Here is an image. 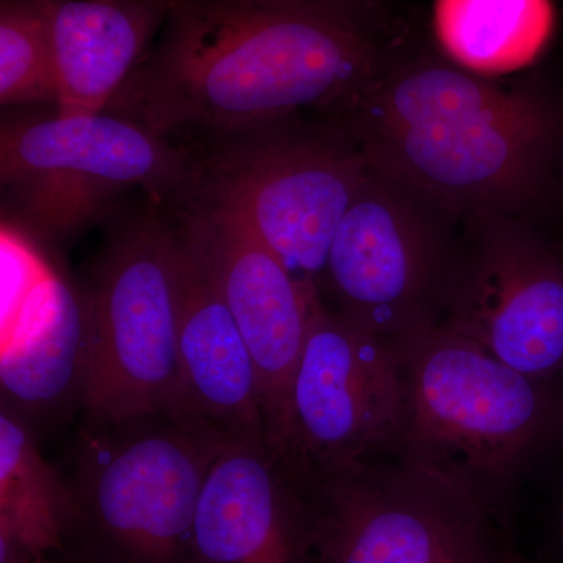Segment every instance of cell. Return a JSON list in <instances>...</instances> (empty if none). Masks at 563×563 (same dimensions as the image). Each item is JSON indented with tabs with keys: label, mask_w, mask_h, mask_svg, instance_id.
I'll return each mask as SVG.
<instances>
[{
	"label": "cell",
	"mask_w": 563,
	"mask_h": 563,
	"mask_svg": "<svg viewBox=\"0 0 563 563\" xmlns=\"http://www.w3.org/2000/svg\"><path fill=\"white\" fill-rule=\"evenodd\" d=\"M443 49L470 73L507 74L539 57L553 32L551 0H435Z\"/></svg>",
	"instance_id": "cell-18"
},
{
	"label": "cell",
	"mask_w": 563,
	"mask_h": 563,
	"mask_svg": "<svg viewBox=\"0 0 563 563\" xmlns=\"http://www.w3.org/2000/svg\"><path fill=\"white\" fill-rule=\"evenodd\" d=\"M406 385L401 457L496 501L533 455L563 448V383L515 372L433 320L396 336Z\"/></svg>",
	"instance_id": "cell-3"
},
{
	"label": "cell",
	"mask_w": 563,
	"mask_h": 563,
	"mask_svg": "<svg viewBox=\"0 0 563 563\" xmlns=\"http://www.w3.org/2000/svg\"><path fill=\"white\" fill-rule=\"evenodd\" d=\"M317 563H461L504 542L496 503L401 457L307 485Z\"/></svg>",
	"instance_id": "cell-8"
},
{
	"label": "cell",
	"mask_w": 563,
	"mask_h": 563,
	"mask_svg": "<svg viewBox=\"0 0 563 563\" xmlns=\"http://www.w3.org/2000/svg\"><path fill=\"white\" fill-rule=\"evenodd\" d=\"M461 563H520L517 558L509 551L506 542L495 544L483 553L472 555Z\"/></svg>",
	"instance_id": "cell-20"
},
{
	"label": "cell",
	"mask_w": 563,
	"mask_h": 563,
	"mask_svg": "<svg viewBox=\"0 0 563 563\" xmlns=\"http://www.w3.org/2000/svg\"><path fill=\"white\" fill-rule=\"evenodd\" d=\"M440 324L515 372L563 383V255L528 233H487Z\"/></svg>",
	"instance_id": "cell-11"
},
{
	"label": "cell",
	"mask_w": 563,
	"mask_h": 563,
	"mask_svg": "<svg viewBox=\"0 0 563 563\" xmlns=\"http://www.w3.org/2000/svg\"><path fill=\"white\" fill-rule=\"evenodd\" d=\"M176 225L144 218L107 247L88 292L90 373L81 412L124 421L184 415L176 314Z\"/></svg>",
	"instance_id": "cell-7"
},
{
	"label": "cell",
	"mask_w": 563,
	"mask_h": 563,
	"mask_svg": "<svg viewBox=\"0 0 563 563\" xmlns=\"http://www.w3.org/2000/svg\"><path fill=\"white\" fill-rule=\"evenodd\" d=\"M229 443L202 422L176 415L85 418L69 481V558L77 563H190L203 481Z\"/></svg>",
	"instance_id": "cell-4"
},
{
	"label": "cell",
	"mask_w": 563,
	"mask_h": 563,
	"mask_svg": "<svg viewBox=\"0 0 563 563\" xmlns=\"http://www.w3.org/2000/svg\"><path fill=\"white\" fill-rule=\"evenodd\" d=\"M433 268L420 221L369 176L333 236L320 291L347 320L396 339L432 320L424 299Z\"/></svg>",
	"instance_id": "cell-12"
},
{
	"label": "cell",
	"mask_w": 563,
	"mask_h": 563,
	"mask_svg": "<svg viewBox=\"0 0 563 563\" xmlns=\"http://www.w3.org/2000/svg\"><path fill=\"white\" fill-rule=\"evenodd\" d=\"M57 114L106 111L154 46L176 0H44Z\"/></svg>",
	"instance_id": "cell-16"
},
{
	"label": "cell",
	"mask_w": 563,
	"mask_h": 563,
	"mask_svg": "<svg viewBox=\"0 0 563 563\" xmlns=\"http://www.w3.org/2000/svg\"><path fill=\"white\" fill-rule=\"evenodd\" d=\"M184 201L231 211L303 285L320 290L333 236L369 179V163L318 136L280 128L211 141Z\"/></svg>",
	"instance_id": "cell-6"
},
{
	"label": "cell",
	"mask_w": 563,
	"mask_h": 563,
	"mask_svg": "<svg viewBox=\"0 0 563 563\" xmlns=\"http://www.w3.org/2000/svg\"><path fill=\"white\" fill-rule=\"evenodd\" d=\"M0 102L2 106L57 103L44 0H2Z\"/></svg>",
	"instance_id": "cell-19"
},
{
	"label": "cell",
	"mask_w": 563,
	"mask_h": 563,
	"mask_svg": "<svg viewBox=\"0 0 563 563\" xmlns=\"http://www.w3.org/2000/svg\"><path fill=\"white\" fill-rule=\"evenodd\" d=\"M7 298L2 320L3 407L27 422L84 406L90 373V313L68 282L40 269Z\"/></svg>",
	"instance_id": "cell-15"
},
{
	"label": "cell",
	"mask_w": 563,
	"mask_h": 563,
	"mask_svg": "<svg viewBox=\"0 0 563 563\" xmlns=\"http://www.w3.org/2000/svg\"><path fill=\"white\" fill-rule=\"evenodd\" d=\"M181 217L201 242L257 372L266 435L295 474L291 385L306 342L310 292L239 217L185 201Z\"/></svg>",
	"instance_id": "cell-10"
},
{
	"label": "cell",
	"mask_w": 563,
	"mask_h": 563,
	"mask_svg": "<svg viewBox=\"0 0 563 563\" xmlns=\"http://www.w3.org/2000/svg\"><path fill=\"white\" fill-rule=\"evenodd\" d=\"M74 526L69 481L44 461L31 426L2 406L0 537L33 558L66 554Z\"/></svg>",
	"instance_id": "cell-17"
},
{
	"label": "cell",
	"mask_w": 563,
	"mask_h": 563,
	"mask_svg": "<svg viewBox=\"0 0 563 563\" xmlns=\"http://www.w3.org/2000/svg\"><path fill=\"white\" fill-rule=\"evenodd\" d=\"M190 563H317L306 487L266 442H231L203 481Z\"/></svg>",
	"instance_id": "cell-13"
},
{
	"label": "cell",
	"mask_w": 563,
	"mask_h": 563,
	"mask_svg": "<svg viewBox=\"0 0 563 563\" xmlns=\"http://www.w3.org/2000/svg\"><path fill=\"white\" fill-rule=\"evenodd\" d=\"M374 87L347 114L366 162L393 179L472 209L506 206L536 185L555 129L540 99L443 66Z\"/></svg>",
	"instance_id": "cell-2"
},
{
	"label": "cell",
	"mask_w": 563,
	"mask_h": 563,
	"mask_svg": "<svg viewBox=\"0 0 563 563\" xmlns=\"http://www.w3.org/2000/svg\"><path fill=\"white\" fill-rule=\"evenodd\" d=\"M290 417L295 473L303 485L401 451L406 385L398 344L333 310L318 288L310 292Z\"/></svg>",
	"instance_id": "cell-9"
},
{
	"label": "cell",
	"mask_w": 563,
	"mask_h": 563,
	"mask_svg": "<svg viewBox=\"0 0 563 563\" xmlns=\"http://www.w3.org/2000/svg\"><path fill=\"white\" fill-rule=\"evenodd\" d=\"M379 63L355 0H176L106 111L211 143L280 128L303 109L350 113Z\"/></svg>",
	"instance_id": "cell-1"
},
{
	"label": "cell",
	"mask_w": 563,
	"mask_h": 563,
	"mask_svg": "<svg viewBox=\"0 0 563 563\" xmlns=\"http://www.w3.org/2000/svg\"><path fill=\"white\" fill-rule=\"evenodd\" d=\"M196 169L195 152L110 111L7 121L0 133L3 196L43 239L76 235L135 187L184 199Z\"/></svg>",
	"instance_id": "cell-5"
},
{
	"label": "cell",
	"mask_w": 563,
	"mask_h": 563,
	"mask_svg": "<svg viewBox=\"0 0 563 563\" xmlns=\"http://www.w3.org/2000/svg\"><path fill=\"white\" fill-rule=\"evenodd\" d=\"M176 240L177 354L184 415L228 442L268 443L250 350L201 242L181 214Z\"/></svg>",
	"instance_id": "cell-14"
},
{
	"label": "cell",
	"mask_w": 563,
	"mask_h": 563,
	"mask_svg": "<svg viewBox=\"0 0 563 563\" xmlns=\"http://www.w3.org/2000/svg\"><path fill=\"white\" fill-rule=\"evenodd\" d=\"M35 563H77L74 562L73 559H68V561H55L54 555H46V558L36 559Z\"/></svg>",
	"instance_id": "cell-22"
},
{
	"label": "cell",
	"mask_w": 563,
	"mask_h": 563,
	"mask_svg": "<svg viewBox=\"0 0 563 563\" xmlns=\"http://www.w3.org/2000/svg\"><path fill=\"white\" fill-rule=\"evenodd\" d=\"M554 529H555V543H558L559 553H561V558H562L561 563H563V490H562L561 498H559L558 510H555Z\"/></svg>",
	"instance_id": "cell-21"
}]
</instances>
